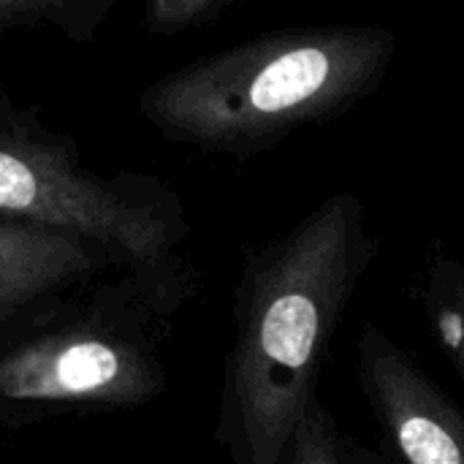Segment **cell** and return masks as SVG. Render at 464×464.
<instances>
[{
  "label": "cell",
  "instance_id": "1",
  "mask_svg": "<svg viewBox=\"0 0 464 464\" xmlns=\"http://www.w3.org/2000/svg\"><path fill=\"white\" fill-rule=\"evenodd\" d=\"M378 245L356 193H332L245 261L215 440L231 464H285L324 356Z\"/></svg>",
  "mask_w": 464,
  "mask_h": 464
},
{
  "label": "cell",
  "instance_id": "2",
  "mask_svg": "<svg viewBox=\"0 0 464 464\" xmlns=\"http://www.w3.org/2000/svg\"><path fill=\"white\" fill-rule=\"evenodd\" d=\"M397 49L375 24L275 30L160 76L139 109L169 141L247 158L372 95Z\"/></svg>",
  "mask_w": 464,
  "mask_h": 464
},
{
  "label": "cell",
  "instance_id": "3",
  "mask_svg": "<svg viewBox=\"0 0 464 464\" xmlns=\"http://www.w3.org/2000/svg\"><path fill=\"white\" fill-rule=\"evenodd\" d=\"M198 291V275L120 269L0 334V421L160 397V326Z\"/></svg>",
  "mask_w": 464,
  "mask_h": 464
},
{
  "label": "cell",
  "instance_id": "4",
  "mask_svg": "<svg viewBox=\"0 0 464 464\" xmlns=\"http://www.w3.org/2000/svg\"><path fill=\"white\" fill-rule=\"evenodd\" d=\"M0 223L98 242L133 269L193 275L179 196L150 174H98L68 133L0 95Z\"/></svg>",
  "mask_w": 464,
  "mask_h": 464
},
{
  "label": "cell",
  "instance_id": "5",
  "mask_svg": "<svg viewBox=\"0 0 464 464\" xmlns=\"http://www.w3.org/2000/svg\"><path fill=\"white\" fill-rule=\"evenodd\" d=\"M359 383L402 464H464V411L375 324L359 337Z\"/></svg>",
  "mask_w": 464,
  "mask_h": 464
},
{
  "label": "cell",
  "instance_id": "6",
  "mask_svg": "<svg viewBox=\"0 0 464 464\" xmlns=\"http://www.w3.org/2000/svg\"><path fill=\"white\" fill-rule=\"evenodd\" d=\"M120 269L133 266L98 242L0 223V334Z\"/></svg>",
  "mask_w": 464,
  "mask_h": 464
},
{
  "label": "cell",
  "instance_id": "7",
  "mask_svg": "<svg viewBox=\"0 0 464 464\" xmlns=\"http://www.w3.org/2000/svg\"><path fill=\"white\" fill-rule=\"evenodd\" d=\"M285 464H402L394 451L383 446H370L351 435L340 419L334 416L332 408L324 405L321 397H315L288 449V462Z\"/></svg>",
  "mask_w": 464,
  "mask_h": 464
},
{
  "label": "cell",
  "instance_id": "8",
  "mask_svg": "<svg viewBox=\"0 0 464 464\" xmlns=\"http://www.w3.org/2000/svg\"><path fill=\"white\" fill-rule=\"evenodd\" d=\"M421 307L440 351L464 381V261L435 256L424 272Z\"/></svg>",
  "mask_w": 464,
  "mask_h": 464
},
{
  "label": "cell",
  "instance_id": "9",
  "mask_svg": "<svg viewBox=\"0 0 464 464\" xmlns=\"http://www.w3.org/2000/svg\"><path fill=\"white\" fill-rule=\"evenodd\" d=\"M109 8L103 0H0V30L52 27L73 41H90Z\"/></svg>",
  "mask_w": 464,
  "mask_h": 464
},
{
  "label": "cell",
  "instance_id": "10",
  "mask_svg": "<svg viewBox=\"0 0 464 464\" xmlns=\"http://www.w3.org/2000/svg\"><path fill=\"white\" fill-rule=\"evenodd\" d=\"M234 0H150L144 5V27L152 35H179L204 24H215Z\"/></svg>",
  "mask_w": 464,
  "mask_h": 464
}]
</instances>
